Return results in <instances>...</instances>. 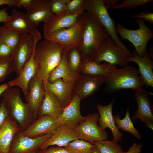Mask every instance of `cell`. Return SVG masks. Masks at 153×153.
<instances>
[{"label":"cell","instance_id":"obj_1","mask_svg":"<svg viewBox=\"0 0 153 153\" xmlns=\"http://www.w3.org/2000/svg\"><path fill=\"white\" fill-rule=\"evenodd\" d=\"M83 16L82 42L79 49L83 61L94 60L109 35L101 24L87 12H84Z\"/></svg>","mask_w":153,"mask_h":153},{"label":"cell","instance_id":"obj_2","mask_svg":"<svg viewBox=\"0 0 153 153\" xmlns=\"http://www.w3.org/2000/svg\"><path fill=\"white\" fill-rule=\"evenodd\" d=\"M66 52L59 44L45 39L35 45L33 57L38 71V76L43 81H47L50 72L61 61Z\"/></svg>","mask_w":153,"mask_h":153},{"label":"cell","instance_id":"obj_3","mask_svg":"<svg viewBox=\"0 0 153 153\" xmlns=\"http://www.w3.org/2000/svg\"><path fill=\"white\" fill-rule=\"evenodd\" d=\"M105 86L103 92L112 93L120 90L130 89L138 91L142 89L144 84L141 80L138 69L128 65L106 76Z\"/></svg>","mask_w":153,"mask_h":153},{"label":"cell","instance_id":"obj_4","mask_svg":"<svg viewBox=\"0 0 153 153\" xmlns=\"http://www.w3.org/2000/svg\"><path fill=\"white\" fill-rule=\"evenodd\" d=\"M1 97L7 105L10 117L17 123L20 130L25 129L35 120L27 103L23 101L20 89L9 86Z\"/></svg>","mask_w":153,"mask_h":153},{"label":"cell","instance_id":"obj_5","mask_svg":"<svg viewBox=\"0 0 153 153\" xmlns=\"http://www.w3.org/2000/svg\"><path fill=\"white\" fill-rule=\"evenodd\" d=\"M82 8L101 24L115 44L123 50L128 57L133 56L132 53L118 38L116 30L115 21L110 16L103 0H84Z\"/></svg>","mask_w":153,"mask_h":153},{"label":"cell","instance_id":"obj_6","mask_svg":"<svg viewBox=\"0 0 153 153\" xmlns=\"http://www.w3.org/2000/svg\"><path fill=\"white\" fill-rule=\"evenodd\" d=\"M41 38L37 29L31 35L20 34L18 43L13 50L10 58L13 71L18 75L30 59L35 46Z\"/></svg>","mask_w":153,"mask_h":153},{"label":"cell","instance_id":"obj_7","mask_svg":"<svg viewBox=\"0 0 153 153\" xmlns=\"http://www.w3.org/2000/svg\"><path fill=\"white\" fill-rule=\"evenodd\" d=\"M136 22L139 28L136 30H130L124 27L120 23L116 24L115 29L122 39L128 40L133 45L137 55L143 57L146 52L148 42L153 37V31L146 25L145 21L137 19Z\"/></svg>","mask_w":153,"mask_h":153},{"label":"cell","instance_id":"obj_8","mask_svg":"<svg viewBox=\"0 0 153 153\" xmlns=\"http://www.w3.org/2000/svg\"><path fill=\"white\" fill-rule=\"evenodd\" d=\"M83 25L82 14L72 27L58 30L44 38L59 44L66 52L73 47L79 49L82 44Z\"/></svg>","mask_w":153,"mask_h":153},{"label":"cell","instance_id":"obj_9","mask_svg":"<svg viewBox=\"0 0 153 153\" xmlns=\"http://www.w3.org/2000/svg\"><path fill=\"white\" fill-rule=\"evenodd\" d=\"M85 117L84 120L74 129L79 138L94 144L95 141L107 139V133L101 129L97 124L99 114H90Z\"/></svg>","mask_w":153,"mask_h":153},{"label":"cell","instance_id":"obj_10","mask_svg":"<svg viewBox=\"0 0 153 153\" xmlns=\"http://www.w3.org/2000/svg\"><path fill=\"white\" fill-rule=\"evenodd\" d=\"M128 56L109 37L105 44L97 52L94 60L101 63L103 61L111 64L124 67L128 65Z\"/></svg>","mask_w":153,"mask_h":153},{"label":"cell","instance_id":"obj_11","mask_svg":"<svg viewBox=\"0 0 153 153\" xmlns=\"http://www.w3.org/2000/svg\"><path fill=\"white\" fill-rule=\"evenodd\" d=\"M54 133L35 138L25 136L20 130L14 135L11 143L9 153H29L39 150L41 145L51 137Z\"/></svg>","mask_w":153,"mask_h":153},{"label":"cell","instance_id":"obj_12","mask_svg":"<svg viewBox=\"0 0 153 153\" xmlns=\"http://www.w3.org/2000/svg\"><path fill=\"white\" fill-rule=\"evenodd\" d=\"M84 11L75 14H71L67 11L58 14H52L43 24L44 38L59 30L72 27L78 22Z\"/></svg>","mask_w":153,"mask_h":153},{"label":"cell","instance_id":"obj_13","mask_svg":"<svg viewBox=\"0 0 153 153\" xmlns=\"http://www.w3.org/2000/svg\"><path fill=\"white\" fill-rule=\"evenodd\" d=\"M153 94L143 89L135 91L134 97L138 105V108L132 119H141L146 126L153 130V106L149 97Z\"/></svg>","mask_w":153,"mask_h":153},{"label":"cell","instance_id":"obj_14","mask_svg":"<svg viewBox=\"0 0 153 153\" xmlns=\"http://www.w3.org/2000/svg\"><path fill=\"white\" fill-rule=\"evenodd\" d=\"M60 124L57 118L42 115L38 116L27 128L22 131L25 136L35 138L54 133Z\"/></svg>","mask_w":153,"mask_h":153},{"label":"cell","instance_id":"obj_15","mask_svg":"<svg viewBox=\"0 0 153 153\" xmlns=\"http://www.w3.org/2000/svg\"><path fill=\"white\" fill-rule=\"evenodd\" d=\"M105 77L80 74L75 82L74 94L81 99L93 95L104 83Z\"/></svg>","mask_w":153,"mask_h":153},{"label":"cell","instance_id":"obj_16","mask_svg":"<svg viewBox=\"0 0 153 153\" xmlns=\"http://www.w3.org/2000/svg\"><path fill=\"white\" fill-rule=\"evenodd\" d=\"M81 99L74 95L69 103L63 109L61 113L57 118L60 124L74 129L83 122L85 118L80 111Z\"/></svg>","mask_w":153,"mask_h":153},{"label":"cell","instance_id":"obj_17","mask_svg":"<svg viewBox=\"0 0 153 153\" xmlns=\"http://www.w3.org/2000/svg\"><path fill=\"white\" fill-rule=\"evenodd\" d=\"M43 82L42 80L38 76L33 77L29 82V92L25 97L26 103L35 119L38 118V110L44 97Z\"/></svg>","mask_w":153,"mask_h":153},{"label":"cell","instance_id":"obj_18","mask_svg":"<svg viewBox=\"0 0 153 153\" xmlns=\"http://www.w3.org/2000/svg\"><path fill=\"white\" fill-rule=\"evenodd\" d=\"M75 82H67L60 78L52 83L43 81V85L44 89L51 92L57 97L63 108L72 99L74 95Z\"/></svg>","mask_w":153,"mask_h":153},{"label":"cell","instance_id":"obj_19","mask_svg":"<svg viewBox=\"0 0 153 153\" xmlns=\"http://www.w3.org/2000/svg\"><path fill=\"white\" fill-rule=\"evenodd\" d=\"M132 53L133 56L127 57V61L128 63L133 62L137 65L139 77L144 86L153 87V61L148 51H147L142 57L137 55L135 49H133Z\"/></svg>","mask_w":153,"mask_h":153},{"label":"cell","instance_id":"obj_20","mask_svg":"<svg viewBox=\"0 0 153 153\" xmlns=\"http://www.w3.org/2000/svg\"><path fill=\"white\" fill-rule=\"evenodd\" d=\"M115 102L113 98L108 105L103 106L100 104L97 105L99 117L98 120V126L103 130L106 128H109L111 131L113 137V140L116 142L120 141L123 137L115 122L112 114V109Z\"/></svg>","mask_w":153,"mask_h":153},{"label":"cell","instance_id":"obj_21","mask_svg":"<svg viewBox=\"0 0 153 153\" xmlns=\"http://www.w3.org/2000/svg\"><path fill=\"white\" fill-rule=\"evenodd\" d=\"M78 139H79L74 129L60 124L52 135L41 145L39 150L54 145L65 147L70 142Z\"/></svg>","mask_w":153,"mask_h":153},{"label":"cell","instance_id":"obj_22","mask_svg":"<svg viewBox=\"0 0 153 153\" xmlns=\"http://www.w3.org/2000/svg\"><path fill=\"white\" fill-rule=\"evenodd\" d=\"M12 14L4 22V26L12 29L21 34L31 35L37 29L26 14L13 9Z\"/></svg>","mask_w":153,"mask_h":153},{"label":"cell","instance_id":"obj_23","mask_svg":"<svg viewBox=\"0 0 153 153\" xmlns=\"http://www.w3.org/2000/svg\"><path fill=\"white\" fill-rule=\"evenodd\" d=\"M33 52L34 51L30 59L24 66L18 76L8 83L10 86H17L20 88L25 97L29 92L30 81L38 74V69L34 59Z\"/></svg>","mask_w":153,"mask_h":153},{"label":"cell","instance_id":"obj_24","mask_svg":"<svg viewBox=\"0 0 153 153\" xmlns=\"http://www.w3.org/2000/svg\"><path fill=\"white\" fill-rule=\"evenodd\" d=\"M26 9V16L36 27L40 23L46 22L52 14L48 0H32Z\"/></svg>","mask_w":153,"mask_h":153},{"label":"cell","instance_id":"obj_25","mask_svg":"<svg viewBox=\"0 0 153 153\" xmlns=\"http://www.w3.org/2000/svg\"><path fill=\"white\" fill-rule=\"evenodd\" d=\"M20 129L17 123L10 117L0 128V152L9 153L10 146L15 135Z\"/></svg>","mask_w":153,"mask_h":153},{"label":"cell","instance_id":"obj_26","mask_svg":"<svg viewBox=\"0 0 153 153\" xmlns=\"http://www.w3.org/2000/svg\"><path fill=\"white\" fill-rule=\"evenodd\" d=\"M44 90V97L38 110V117L49 115L57 118L62 112L63 108L58 98L53 93Z\"/></svg>","mask_w":153,"mask_h":153},{"label":"cell","instance_id":"obj_27","mask_svg":"<svg viewBox=\"0 0 153 153\" xmlns=\"http://www.w3.org/2000/svg\"><path fill=\"white\" fill-rule=\"evenodd\" d=\"M117 69L116 65L107 62L99 63L92 60L83 61L80 73L83 75L106 76Z\"/></svg>","mask_w":153,"mask_h":153},{"label":"cell","instance_id":"obj_28","mask_svg":"<svg viewBox=\"0 0 153 153\" xmlns=\"http://www.w3.org/2000/svg\"><path fill=\"white\" fill-rule=\"evenodd\" d=\"M66 52L59 64L50 73L47 81L53 83L56 80L61 78L65 82H75L80 76L73 74L69 70L66 63Z\"/></svg>","mask_w":153,"mask_h":153},{"label":"cell","instance_id":"obj_29","mask_svg":"<svg viewBox=\"0 0 153 153\" xmlns=\"http://www.w3.org/2000/svg\"><path fill=\"white\" fill-rule=\"evenodd\" d=\"M66 58L70 71L75 75H79L83 60L79 49L75 47L70 49L66 52Z\"/></svg>","mask_w":153,"mask_h":153},{"label":"cell","instance_id":"obj_30","mask_svg":"<svg viewBox=\"0 0 153 153\" xmlns=\"http://www.w3.org/2000/svg\"><path fill=\"white\" fill-rule=\"evenodd\" d=\"M130 109H127L125 116L122 119L120 118V116L119 115L114 116L115 122L119 129H120L124 131L128 132L138 140H141V135L133 125L130 117Z\"/></svg>","mask_w":153,"mask_h":153},{"label":"cell","instance_id":"obj_31","mask_svg":"<svg viewBox=\"0 0 153 153\" xmlns=\"http://www.w3.org/2000/svg\"><path fill=\"white\" fill-rule=\"evenodd\" d=\"M20 34L4 26H0V41L8 46L12 51L18 43Z\"/></svg>","mask_w":153,"mask_h":153},{"label":"cell","instance_id":"obj_32","mask_svg":"<svg viewBox=\"0 0 153 153\" xmlns=\"http://www.w3.org/2000/svg\"><path fill=\"white\" fill-rule=\"evenodd\" d=\"M99 150L101 153H125L118 143L114 141L104 140L96 141L94 144Z\"/></svg>","mask_w":153,"mask_h":153},{"label":"cell","instance_id":"obj_33","mask_svg":"<svg viewBox=\"0 0 153 153\" xmlns=\"http://www.w3.org/2000/svg\"><path fill=\"white\" fill-rule=\"evenodd\" d=\"M95 146L83 139H78L70 142L64 147L74 153H90Z\"/></svg>","mask_w":153,"mask_h":153},{"label":"cell","instance_id":"obj_34","mask_svg":"<svg viewBox=\"0 0 153 153\" xmlns=\"http://www.w3.org/2000/svg\"><path fill=\"white\" fill-rule=\"evenodd\" d=\"M153 2V0H123L120 3L117 4L112 9H121L124 8L126 10L135 9L139 6H146L148 3Z\"/></svg>","mask_w":153,"mask_h":153},{"label":"cell","instance_id":"obj_35","mask_svg":"<svg viewBox=\"0 0 153 153\" xmlns=\"http://www.w3.org/2000/svg\"><path fill=\"white\" fill-rule=\"evenodd\" d=\"M13 69L10 58L0 60V83L3 82Z\"/></svg>","mask_w":153,"mask_h":153},{"label":"cell","instance_id":"obj_36","mask_svg":"<svg viewBox=\"0 0 153 153\" xmlns=\"http://www.w3.org/2000/svg\"><path fill=\"white\" fill-rule=\"evenodd\" d=\"M84 0H71L66 5L67 11L71 14H76L83 10L82 5Z\"/></svg>","mask_w":153,"mask_h":153},{"label":"cell","instance_id":"obj_37","mask_svg":"<svg viewBox=\"0 0 153 153\" xmlns=\"http://www.w3.org/2000/svg\"><path fill=\"white\" fill-rule=\"evenodd\" d=\"M51 11L54 14H58L67 11L66 5L61 0H49Z\"/></svg>","mask_w":153,"mask_h":153},{"label":"cell","instance_id":"obj_38","mask_svg":"<svg viewBox=\"0 0 153 153\" xmlns=\"http://www.w3.org/2000/svg\"><path fill=\"white\" fill-rule=\"evenodd\" d=\"M10 117L8 108L5 100L3 99L0 102V128L7 119Z\"/></svg>","mask_w":153,"mask_h":153},{"label":"cell","instance_id":"obj_39","mask_svg":"<svg viewBox=\"0 0 153 153\" xmlns=\"http://www.w3.org/2000/svg\"><path fill=\"white\" fill-rule=\"evenodd\" d=\"M37 153H74L64 147L52 146L43 150H39Z\"/></svg>","mask_w":153,"mask_h":153},{"label":"cell","instance_id":"obj_40","mask_svg":"<svg viewBox=\"0 0 153 153\" xmlns=\"http://www.w3.org/2000/svg\"><path fill=\"white\" fill-rule=\"evenodd\" d=\"M12 50L8 46L0 41V60L10 58Z\"/></svg>","mask_w":153,"mask_h":153},{"label":"cell","instance_id":"obj_41","mask_svg":"<svg viewBox=\"0 0 153 153\" xmlns=\"http://www.w3.org/2000/svg\"><path fill=\"white\" fill-rule=\"evenodd\" d=\"M131 17L141 19L153 24V13L152 12H142L133 15Z\"/></svg>","mask_w":153,"mask_h":153},{"label":"cell","instance_id":"obj_42","mask_svg":"<svg viewBox=\"0 0 153 153\" xmlns=\"http://www.w3.org/2000/svg\"><path fill=\"white\" fill-rule=\"evenodd\" d=\"M142 145L141 143H133L129 150L125 153H140L141 151Z\"/></svg>","mask_w":153,"mask_h":153},{"label":"cell","instance_id":"obj_43","mask_svg":"<svg viewBox=\"0 0 153 153\" xmlns=\"http://www.w3.org/2000/svg\"><path fill=\"white\" fill-rule=\"evenodd\" d=\"M104 4L106 8L108 9L112 8L120 1L123 0H103Z\"/></svg>","mask_w":153,"mask_h":153},{"label":"cell","instance_id":"obj_44","mask_svg":"<svg viewBox=\"0 0 153 153\" xmlns=\"http://www.w3.org/2000/svg\"><path fill=\"white\" fill-rule=\"evenodd\" d=\"M32 0H17L16 6L18 7H24L26 9L30 5Z\"/></svg>","mask_w":153,"mask_h":153},{"label":"cell","instance_id":"obj_45","mask_svg":"<svg viewBox=\"0 0 153 153\" xmlns=\"http://www.w3.org/2000/svg\"><path fill=\"white\" fill-rule=\"evenodd\" d=\"M17 0H0V6L7 5L10 8L16 7Z\"/></svg>","mask_w":153,"mask_h":153},{"label":"cell","instance_id":"obj_46","mask_svg":"<svg viewBox=\"0 0 153 153\" xmlns=\"http://www.w3.org/2000/svg\"><path fill=\"white\" fill-rule=\"evenodd\" d=\"M7 8L0 10V22H4L8 18L9 16L7 12Z\"/></svg>","mask_w":153,"mask_h":153},{"label":"cell","instance_id":"obj_47","mask_svg":"<svg viewBox=\"0 0 153 153\" xmlns=\"http://www.w3.org/2000/svg\"><path fill=\"white\" fill-rule=\"evenodd\" d=\"M9 86L8 83H6L0 85V97L3 91Z\"/></svg>","mask_w":153,"mask_h":153},{"label":"cell","instance_id":"obj_48","mask_svg":"<svg viewBox=\"0 0 153 153\" xmlns=\"http://www.w3.org/2000/svg\"><path fill=\"white\" fill-rule=\"evenodd\" d=\"M90 153H101V152L98 148L95 145Z\"/></svg>","mask_w":153,"mask_h":153},{"label":"cell","instance_id":"obj_49","mask_svg":"<svg viewBox=\"0 0 153 153\" xmlns=\"http://www.w3.org/2000/svg\"><path fill=\"white\" fill-rule=\"evenodd\" d=\"M61 1L64 3L66 5L71 0H61Z\"/></svg>","mask_w":153,"mask_h":153},{"label":"cell","instance_id":"obj_50","mask_svg":"<svg viewBox=\"0 0 153 153\" xmlns=\"http://www.w3.org/2000/svg\"><path fill=\"white\" fill-rule=\"evenodd\" d=\"M37 151L33 152H31L29 153H37Z\"/></svg>","mask_w":153,"mask_h":153},{"label":"cell","instance_id":"obj_51","mask_svg":"<svg viewBox=\"0 0 153 153\" xmlns=\"http://www.w3.org/2000/svg\"><path fill=\"white\" fill-rule=\"evenodd\" d=\"M0 153H1L0 152Z\"/></svg>","mask_w":153,"mask_h":153}]
</instances>
